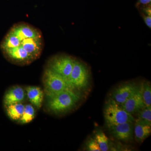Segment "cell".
<instances>
[{"label": "cell", "mask_w": 151, "mask_h": 151, "mask_svg": "<svg viewBox=\"0 0 151 151\" xmlns=\"http://www.w3.org/2000/svg\"><path fill=\"white\" fill-rule=\"evenodd\" d=\"M25 92L22 86H13L7 90L4 98L5 107L14 103H22L25 97Z\"/></svg>", "instance_id": "12"}, {"label": "cell", "mask_w": 151, "mask_h": 151, "mask_svg": "<svg viewBox=\"0 0 151 151\" xmlns=\"http://www.w3.org/2000/svg\"><path fill=\"white\" fill-rule=\"evenodd\" d=\"M138 113V119L151 126V106H145Z\"/></svg>", "instance_id": "20"}, {"label": "cell", "mask_w": 151, "mask_h": 151, "mask_svg": "<svg viewBox=\"0 0 151 151\" xmlns=\"http://www.w3.org/2000/svg\"><path fill=\"white\" fill-rule=\"evenodd\" d=\"M22 40L17 36L9 31L1 44V48L3 51L18 46Z\"/></svg>", "instance_id": "16"}, {"label": "cell", "mask_w": 151, "mask_h": 151, "mask_svg": "<svg viewBox=\"0 0 151 151\" xmlns=\"http://www.w3.org/2000/svg\"><path fill=\"white\" fill-rule=\"evenodd\" d=\"M28 99L32 105L37 109L42 107L43 103V91L40 87L36 86H27L26 88Z\"/></svg>", "instance_id": "14"}, {"label": "cell", "mask_w": 151, "mask_h": 151, "mask_svg": "<svg viewBox=\"0 0 151 151\" xmlns=\"http://www.w3.org/2000/svg\"><path fill=\"white\" fill-rule=\"evenodd\" d=\"M143 18L144 21L146 24L147 26L150 28L151 27V16L147 15L142 13Z\"/></svg>", "instance_id": "22"}, {"label": "cell", "mask_w": 151, "mask_h": 151, "mask_svg": "<svg viewBox=\"0 0 151 151\" xmlns=\"http://www.w3.org/2000/svg\"><path fill=\"white\" fill-rule=\"evenodd\" d=\"M139 87L140 86L134 83L129 82L122 84L113 91L112 98L119 105H122L136 93Z\"/></svg>", "instance_id": "7"}, {"label": "cell", "mask_w": 151, "mask_h": 151, "mask_svg": "<svg viewBox=\"0 0 151 151\" xmlns=\"http://www.w3.org/2000/svg\"><path fill=\"white\" fill-rule=\"evenodd\" d=\"M104 116L108 127L127 122H134L135 121L133 115L124 110L112 98L106 103Z\"/></svg>", "instance_id": "3"}, {"label": "cell", "mask_w": 151, "mask_h": 151, "mask_svg": "<svg viewBox=\"0 0 151 151\" xmlns=\"http://www.w3.org/2000/svg\"><path fill=\"white\" fill-rule=\"evenodd\" d=\"M89 72L84 63L74 59L73 68L67 79L74 89H84L89 84Z\"/></svg>", "instance_id": "4"}, {"label": "cell", "mask_w": 151, "mask_h": 151, "mask_svg": "<svg viewBox=\"0 0 151 151\" xmlns=\"http://www.w3.org/2000/svg\"><path fill=\"white\" fill-rule=\"evenodd\" d=\"M151 0H138L137 6L140 5L147 6L150 4Z\"/></svg>", "instance_id": "23"}, {"label": "cell", "mask_w": 151, "mask_h": 151, "mask_svg": "<svg viewBox=\"0 0 151 151\" xmlns=\"http://www.w3.org/2000/svg\"><path fill=\"white\" fill-rule=\"evenodd\" d=\"M10 31L22 40L42 37L40 31L25 23H20L14 25Z\"/></svg>", "instance_id": "8"}, {"label": "cell", "mask_w": 151, "mask_h": 151, "mask_svg": "<svg viewBox=\"0 0 151 151\" xmlns=\"http://www.w3.org/2000/svg\"><path fill=\"white\" fill-rule=\"evenodd\" d=\"M128 113L133 114L138 113L145 107L141 94L140 86L139 90L125 103L120 105Z\"/></svg>", "instance_id": "11"}, {"label": "cell", "mask_w": 151, "mask_h": 151, "mask_svg": "<svg viewBox=\"0 0 151 151\" xmlns=\"http://www.w3.org/2000/svg\"><path fill=\"white\" fill-rule=\"evenodd\" d=\"M86 150L89 151H101L99 145L94 138H91L86 144Z\"/></svg>", "instance_id": "21"}, {"label": "cell", "mask_w": 151, "mask_h": 151, "mask_svg": "<svg viewBox=\"0 0 151 151\" xmlns=\"http://www.w3.org/2000/svg\"><path fill=\"white\" fill-rule=\"evenodd\" d=\"M42 82L45 92L48 98L65 90L75 89L67 78L47 68L44 71Z\"/></svg>", "instance_id": "1"}, {"label": "cell", "mask_w": 151, "mask_h": 151, "mask_svg": "<svg viewBox=\"0 0 151 151\" xmlns=\"http://www.w3.org/2000/svg\"><path fill=\"white\" fill-rule=\"evenodd\" d=\"M94 139L99 145L101 151H107L109 150L110 143L108 137L101 131H98L95 133Z\"/></svg>", "instance_id": "18"}, {"label": "cell", "mask_w": 151, "mask_h": 151, "mask_svg": "<svg viewBox=\"0 0 151 151\" xmlns=\"http://www.w3.org/2000/svg\"><path fill=\"white\" fill-rule=\"evenodd\" d=\"M35 110L32 105L27 104L25 105L24 111L21 118L19 120L22 124H27L31 122L35 116Z\"/></svg>", "instance_id": "17"}, {"label": "cell", "mask_w": 151, "mask_h": 151, "mask_svg": "<svg viewBox=\"0 0 151 151\" xmlns=\"http://www.w3.org/2000/svg\"><path fill=\"white\" fill-rule=\"evenodd\" d=\"M20 45L34 60L41 55L43 47V38H27L22 40Z\"/></svg>", "instance_id": "10"}, {"label": "cell", "mask_w": 151, "mask_h": 151, "mask_svg": "<svg viewBox=\"0 0 151 151\" xmlns=\"http://www.w3.org/2000/svg\"><path fill=\"white\" fill-rule=\"evenodd\" d=\"M134 122H127L109 127L110 134L119 140L130 142L134 137Z\"/></svg>", "instance_id": "6"}, {"label": "cell", "mask_w": 151, "mask_h": 151, "mask_svg": "<svg viewBox=\"0 0 151 151\" xmlns=\"http://www.w3.org/2000/svg\"><path fill=\"white\" fill-rule=\"evenodd\" d=\"M47 107L55 113L65 112L72 109L80 99L74 90H65L48 98Z\"/></svg>", "instance_id": "2"}, {"label": "cell", "mask_w": 151, "mask_h": 151, "mask_svg": "<svg viewBox=\"0 0 151 151\" xmlns=\"http://www.w3.org/2000/svg\"><path fill=\"white\" fill-rule=\"evenodd\" d=\"M25 105L22 103H14L6 107L9 118L13 121H19L24 111Z\"/></svg>", "instance_id": "15"}, {"label": "cell", "mask_w": 151, "mask_h": 151, "mask_svg": "<svg viewBox=\"0 0 151 151\" xmlns=\"http://www.w3.org/2000/svg\"><path fill=\"white\" fill-rule=\"evenodd\" d=\"M141 94L146 106H151V86L147 81L143 82L140 85Z\"/></svg>", "instance_id": "19"}, {"label": "cell", "mask_w": 151, "mask_h": 151, "mask_svg": "<svg viewBox=\"0 0 151 151\" xmlns=\"http://www.w3.org/2000/svg\"><path fill=\"white\" fill-rule=\"evenodd\" d=\"M74 59L65 55L53 57L49 61L47 68L68 78L73 68Z\"/></svg>", "instance_id": "5"}, {"label": "cell", "mask_w": 151, "mask_h": 151, "mask_svg": "<svg viewBox=\"0 0 151 151\" xmlns=\"http://www.w3.org/2000/svg\"><path fill=\"white\" fill-rule=\"evenodd\" d=\"M3 51L9 59L15 63L27 64L35 60L20 45Z\"/></svg>", "instance_id": "9"}, {"label": "cell", "mask_w": 151, "mask_h": 151, "mask_svg": "<svg viewBox=\"0 0 151 151\" xmlns=\"http://www.w3.org/2000/svg\"><path fill=\"white\" fill-rule=\"evenodd\" d=\"M134 124V135L136 141L142 142L151 134V126L144 123L139 119L135 120Z\"/></svg>", "instance_id": "13"}]
</instances>
